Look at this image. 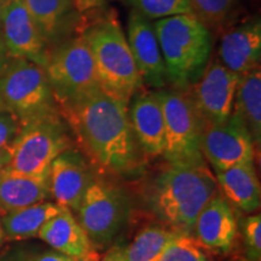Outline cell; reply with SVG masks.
I'll use <instances>...</instances> for the list:
<instances>
[{"label": "cell", "instance_id": "obj_1", "mask_svg": "<svg viewBox=\"0 0 261 261\" xmlns=\"http://www.w3.org/2000/svg\"><path fill=\"white\" fill-rule=\"evenodd\" d=\"M74 143L98 174L130 177L143 167L128 104L96 90L57 106Z\"/></svg>", "mask_w": 261, "mask_h": 261}, {"label": "cell", "instance_id": "obj_2", "mask_svg": "<svg viewBox=\"0 0 261 261\" xmlns=\"http://www.w3.org/2000/svg\"><path fill=\"white\" fill-rule=\"evenodd\" d=\"M218 194L217 179L204 160L169 163L150 182L146 204L165 227L191 234L205 204Z\"/></svg>", "mask_w": 261, "mask_h": 261}, {"label": "cell", "instance_id": "obj_3", "mask_svg": "<svg viewBox=\"0 0 261 261\" xmlns=\"http://www.w3.org/2000/svg\"><path fill=\"white\" fill-rule=\"evenodd\" d=\"M81 34L92 54L99 89L128 104L144 84L115 12L90 23Z\"/></svg>", "mask_w": 261, "mask_h": 261}, {"label": "cell", "instance_id": "obj_4", "mask_svg": "<svg viewBox=\"0 0 261 261\" xmlns=\"http://www.w3.org/2000/svg\"><path fill=\"white\" fill-rule=\"evenodd\" d=\"M167 83L185 91L200 79L212 52V33L192 14L175 15L154 22Z\"/></svg>", "mask_w": 261, "mask_h": 261}, {"label": "cell", "instance_id": "obj_5", "mask_svg": "<svg viewBox=\"0 0 261 261\" xmlns=\"http://www.w3.org/2000/svg\"><path fill=\"white\" fill-rule=\"evenodd\" d=\"M73 146L69 127L60 112H55L21 126L10 145L6 168L24 175L47 174L54 160Z\"/></svg>", "mask_w": 261, "mask_h": 261}, {"label": "cell", "instance_id": "obj_6", "mask_svg": "<svg viewBox=\"0 0 261 261\" xmlns=\"http://www.w3.org/2000/svg\"><path fill=\"white\" fill-rule=\"evenodd\" d=\"M0 110L19 125L58 112L45 69L25 58H12L0 74Z\"/></svg>", "mask_w": 261, "mask_h": 261}, {"label": "cell", "instance_id": "obj_7", "mask_svg": "<svg viewBox=\"0 0 261 261\" xmlns=\"http://www.w3.org/2000/svg\"><path fill=\"white\" fill-rule=\"evenodd\" d=\"M162 106L165 120L163 158L169 163L204 160L201 150L203 121L185 91L160 89L155 91Z\"/></svg>", "mask_w": 261, "mask_h": 261}, {"label": "cell", "instance_id": "obj_8", "mask_svg": "<svg viewBox=\"0 0 261 261\" xmlns=\"http://www.w3.org/2000/svg\"><path fill=\"white\" fill-rule=\"evenodd\" d=\"M129 198L121 188L94 178L77 208L76 220L96 249L112 243L129 217Z\"/></svg>", "mask_w": 261, "mask_h": 261}, {"label": "cell", "instance_id": "obj_9", "mask_svg": "<svg viewBox=\"0 0 261 261\" xmlns=\"http://www.w3.org/2000/svg\"><path fill=\"white\" fill-rule=\"evenodd\" d=\"M44 69L57 106L99 90L92 54L81 33L50 51Z\"/></svg>", "mask_w": 261, "mask_h": 261}, {"label": "cell", "instance_id": "obj_10", "mask_svg": "<svg viewBox=\"0 0 261 261\" xmlns=\"http://www.w3.org/2000/svg\"><path fill=\"white\" fill-rule=\"evenodd\" d=\"M238 80L240 76L217 58L207 64L200 79L185 90L204 126L228 119L232 113Z\"/></svg>", "mask_w": 261, "mask_h": 261}, {"label": "cell", "instance_id": "obj_11", "mask_svg": "<svg viewBox=\"0 0 261 261\" xmlns=\"http://www.w3.org/2000/svg\"><path fill=\"white\" fill-rule=\"evenodd\" d=\"M201 150L214 171H224L241 163L252 162L255 158L252 136L242 120L233 113L224 122L203 127Z\"/></svg>", "mask_w": 261, "mask_h": 261}, {"label": "cell", "instance_id": "obj_12", "mask_svg": "<svg viewBox=\"0 0 261 261\" xmlns=\"http://www.w3.org/2000/svg\"><path fill=\"white\" fill-rule=\"evenodd\" d=\"M0 32L12 58H25L42 68L50 48L23 0H5Z\"/></svg>", "mask_w": 261, "mask_h": 261}, {"label": "cell", "instance_id": "obj_13", "mask_svg": "<svg viewBox=\"0 0 261 261\" xmlns=\"http://www.w3.org/2000/svg\"><path fill=\"white\" fill-rule=\"evenodd\" d=\"M94 178L92 166L83 152L73 146L51 163L48 171L50 197L55 203L75 213Z\"/></svg>", "mask_w": 261, "mask_h": 261}, {"label": "cell", "instance_id": "obj_14", "mask_svg": "<svg viewBox=\"0 0 261 261\" xmlns=\"http://www.w3.org/2000/svg\"><path fill=\"white\" fill-rule=\"evenodd\" d=\"M126 38L143 84L158 90L163 89L167 77L154 27L136 10H132L128 16Z\"/></svg>", "mask_w": 261, "mask_h": 261}, {"label": "cell", "instance_id": "obj_15", "mask_svg": "<svg viewBox=\"0 0 261 261\" xmlns=\"http://www.w3.org/2000/svg\"><path fill=\"white\" fill-rule=\"evenodd\" d=\"M128 115L133 135L140 150L150 159L163 155L165 120L162 106L155 91L143 87L133 94L128 103Z\"/></svg>", "mask_w": 261, "mask_h": 261}, {"label": "cell", "instance_id": "obj_16", "mask_svg": "<svg viewBox=\"0 0 261 261\" xmlns=\"http://www.w3.org/2000/svg\"><path fill=\"white\" fill-rule=\"evenodd\" d=\"M261 22L254 18L228 27L221 33L219 61L228 70L242 76L260 65Z\"/></svg>", "mask_w": 261, "mask_h": 261}, {"label": "cell", "instance_id": "obj_17", "mask_svg": "<svg viewBox=\"0 0 261 261\" xmlns=\"http://www.w3.org/2000/svg\"><path fill=\"white\" fill-rule=\"evenodd\" d=\"M38 237L52 249L77 261H100L89 236L81 227L73 212L62 207L39 231Z\"/></svg>", "mask_w": 261, "mask_h": 261}, {"label": "cell", "instance_id": "obj_18", "mask_svg": "<svg viewBox=\"0 0 261 261\" xmlns=\"http://www.w3.org/2000/svg\"><path fill=\"white\" fill-rule=\"evenodd\" d=\"M195 240L204 249L226 253L237 233V221L231 204L224 196L215 195L195 221Z\"/></svg>", "mask_w": 261, "mask_h": 261}, {"label": "cell", "instance_id": "obj_19", "mask_svg": "<svg viewBox=\"0 0 261 261\" xmlns=\"http://www.w3.org/2000/svg\"><path fill=\"white\" fill-rule=\"evenodd\" d=\"M48 198V173L24 175L6 167L0 173V217Z\"/></svg>", "mask_w": 261, "mask_h": 261}, {"label": "cell", "instance_id": "obj_20", "mask_svg": "<svg viewBox=\"0 0 261 261\" xmlns=\"http://www.w3.org/2000/svg\"><path fill=\"white\" fill-rule=\"evenodd\" d=\"M215 174L218 188H220L225 200L246 213L259 211L261 189L254 161L215 171Z\"/></svg>", "mask_w": 261, "mask_h": 261}, {"label": "cell", "instance_id": "obj_21", "mask_svg": "<svg viewBox=\"0 0 261 261\" xmlns=\"http://www.w3.org/2000/svg\"><path fill=\"white\" fill-rule=\"evenodd\" d=\"M232 113L242 120L254 144L261 143V70L259 67L240 76Z\"/></svg>", "mask_w": 261, "mask_h": 261}, {"label": "cell", "instance_id": "obj_22", "mask_svg": "<svg viewBox=\"0 0 261 261\" xmlns=\"http://www.w3.org/2000/svg\"><path fill=\"white\" fill-rule=\"evenodd\" d=\"M61 205L42 201L0 217L5 241H22L38 237L39 231L51 218L60 213Z\"/></svg>", "mask_w": 261, "mask_h": 261}, {"label": "cell", "instance_id": "obj_23", "mask_svg": "<svg viewBox=\"0 0 261 261\" xmlns=\"http://www.w3.org/2000/svg\"><path fill=\"white\" fill-rule=\"evenodd\" d=\"M39 31L50 46L63 33L73 11L71 0H23Z\"/></svg>", "mask_w": 261, "mask_h": 261}, {"label": "cell", "instance_id": "obj_24", "mask_svg": "<svg viewBox=\"0 0 261 261\" xmlns=\"http://www.w3.org/2000/svg\"><path fill=\"white\" fill-rule=\"evenodd\" d=\"M177 234L165 226L143 228L130 244L123 248L125 261H152Z\"/></svg>", "mask_w": 261, "mask_h": 261}, {"label": "cell", "instance_id": "obj_25", "mask_svg": "<svg viewBox=\"0 0 261 261\" xmlns=\"http://www.w3.org/2000/svg\"><path fill=\"white\" fill-rule=\"evenodd\" d=\"M191 14L210 32L223 33L237 15L240 0H189Z\"/></svg>", "mask_w": 261, "mask_h": 261}, {"label": "cell", "instance_id": "obj_26", "mask_svg": "<svg viewBox=\"0 0 261 261\" xmlns=\"http://www.w3.org/2000/svg\"><path fill=\"white\" fill-rule=\"evenodd\" d=\"M152 261H211L191 234H177Z\"/></svg>", "mask_w": 261, "mask_h": 261}, {"label": "cell", "instance_id": "obj_27", "mask_svg": "<svg viewBox=\"0 0 261 261\" xmlns=\"http://www.w3.org/2000/svg\"><path fill=\"white\" fill-rule=\"evenodd\" d=\"M128 3L133 6V10L148 19L191 14L189 0H128Z\"/></svg>", "mask_w": 261, "mask_h": 261}, {"label": "cell", "instance_id": "obj_28", "mask_svg": "<svg viewBox=\"0 0 261 261\" xmlns=\"http://www.w3.org/2000/svg\"><path fill=\"white\" fill-rule=\"evenodd\" d=\"M247 253L253 261H260L261 255V215L253 214L244 218L241 225Z\"/></svg>", "mask_w": 261, "mask_h": 261}, {"label": "cell", "instance_id": "obj_29", "mask_svg": "<svg viewBox=\"0 0 261 261\" xmlns=\"http://www.w3.org/2000/svg\"><path fill=\"white\" fill-rule=\"evenodd\" d=\"M19 128L21 125L15 116L0 110V150L11 145L19 132Z\"/></svg>", "mask_w": 261, "mask_h": 261}, {"label": "cell", "instance_id": "obj_30", "mask_svg": "<svg viewBox=\"0 0 261 261\" xmlns=\"http://www.w3.org/2000/svg\"><path fill=\"white\" fill-rule=\"evenodd\" d=\"M109 2L112 0H71V4H73L74 10H76L80 14H84V12L92 11L94 9L102 8Z\"/></svg>", "mask_w": 261, "mask_h": 261}, {"label": "cell", "instance_id": "obj_31", "mask_svg": "<svg viewBox=\"0 0 261 261\" xmlns=\"http://www.w3.org/2000/svg\"><path fill=\"white\" fill-rule=\"evenodd\" d=\"M29 261H77V260L71 259V257L64 255V254L56 252V250H50V252H44L29 257Z\"/></svg>", "mask_w": 261, "mask_h": 261}, {"label": "cell", "instance_id": "obj_32", "mask_svg": "<svg viewBox=\"0 0 261 261\" xmlns=\"http://www.w3.org/2000/svg\"><path fill=\"white\" fill-rule=\"evenodd\" d=\"M11 61L12 57L9 55L8 48L5 46L4 39H3L2 32H0V74L6 69V67H8Z\"/></svg>", "mask_w": 261, "mask_h": 261}, {"label": "cell", "instance_id": "obj_33", "mask_svg": "<svg viewBox=\"0 0 261 261\" xmlns=\"http://www.w3.org/2000/svg\"><path fill=\"white\" fill-rule=\"evenodd\" d=\"M100 261H125L123 257V248L120 247H113L112 249L104 255Z\"/></svg>", "mask_w": 261, "mask_h": 261}, {"label": "cell", "instance_id": "obj_34", "mask_svg": "<svg viewBox=\"0 0 261 261\" xmlns=\"http://www.w3.org/2000/svg\"><path fill=\"white\" fill-rule=\"evenodd\" d=\"M10 158H11V151H10V146L8 148L0 150V173L9 165Z\"/></svg>", "mask_w": 261, "mask_h": 261}, {"label": "cell", "instance_id": "obj_35", "mask_svg": "<svg viewBox=\"0 0 261 261\" xmlns=\"http://www.w3.org/2000/svg\"><path fill=\"white\" fill-rule=\"evenodd\" d=\"M0 261H29V259H27V257H23V256H10V257H6V259H3Z\"/></svg>", "mask_w": 261, "mask_h": 261}, {"label": "cell", "instance_id": "obj_36", "mask_svg": "<svg viewBox=\"0 0 261 261\" xmlns=\"http://www.w3.org/2000/svg\"><path fill=\"white\" fill-rule=\"evenodd\" d=\"M5 242V236H4V231H3L2 224H0V247L3 246V243Z\"/></svg>", "mask_w": 261, "mask_h": 261}, {"label": "cell", "instance_id": "obj_37", "mask_svg": "<svg viewBox=\"0 0 261 261\" xmlns=\"http://www.w3.org/2000/svg\"><path fill=\"white\" fill-rule=\"evenodd\" d=\"M5 0H0V23H2V15H3V9H4Z\"/></svg>", "mask_w": 261, "mask_h": 261}]
</instances>
